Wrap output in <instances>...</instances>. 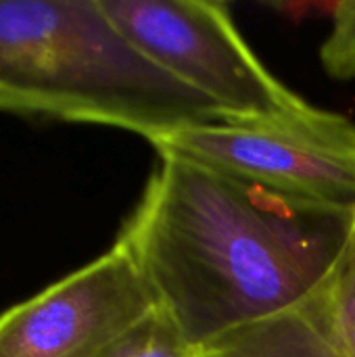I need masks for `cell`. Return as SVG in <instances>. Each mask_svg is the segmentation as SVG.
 <instances>
[{"label":"cell","mask_w":355,"mask_h":357,"mask_svg":"<svg viewBox=\"0 0 355 357\" xmlns=\"http://www.w3.org/2000/svg\"><path fill=\"white\" fill-rule=\"evenodd\" d=\"M354 228L355 207L161 155L117 245L192 351L308 303Z\"/></svg>","instance_id":"cell-1"},{"label":"cell","mask_w":355,"mask_h":357,"mask_svg":"<svg viewBox=\"0 0 355 357\" xmlns=\"http://www.w3.org/2000/svg\"><path fill=\"white\" fill-rule=\"evenodd\" d=\"M0 111L113 126L149 142L224 119L146 59L100 0H0Z\"/></svg>","instance_id":"cell-2"},{"label":"cell","mask_w":355,"mask_h":357,"mask_svg":"<svg viewBox=\"0 0 355 357\" xmlns=\"http://www.w3.org/2000/svg\"><path fill=\"white\" fill-rule=\"evenodd\" d=\"M159 69L209 100L224 119H262L308 102L278 82L239 33L224 2L100 0Z\"/></svg>","instance_id":"cell-3"},{"label":"cell","mask_w":355,"mask_h":357,"mask_svg":"<svg viewBox=\"0 0 355 357\" xmlns=\"http://www.w3.org/2000/svg\"><path fill=\"white\" fill-rule=\"evenodd\" d=\"M259 184L331 205L355 207V123L305 105L262 119L197 123L151 142Z\"/></svg>","instance_id":"cell-4"},{"label":"cell","mask_w":355,"mask_h":357,"mask_svg":"<svg viewBox=\"0 0 355 357\" xmlns=\"http://www.w3.org/2000/svg\"><path fill=\"white\" fill-rule=\"evenodd\" d=\"M159 310L121 245L0 314V357H96Z\"/></svg>","instance_id":"cell-5"},{"label":"cell","mask_w":355,"mask_h":357,"mask_svg":"<svg viewBox=\"0 0 355 357\" xmlns=\"http://www.w3.org/2000/svg\"><path fill=\"white\" fill-rule=\"evenodd\" d=\"M190 357H343L310 303L192 349Z\"/></svg>","instance_id":"cell-6"},{"label":"cell","mask_w":355,"mask_h":357,"mask_svg":"<svg viewBox=\"0 0 355 357\" xmlns=\"http://www.w3.org/2000/svg\"><path fill=\"white\" fill-rule=\"evenodd\" d=\"M343 357H355V228L341 259L308 301Z\"/></svg>","instance_id":"cell-7"},{"label":"cell","mask_w":355,"mask_h":357,"mask_svg":"<svg viewBox=\"0 0 355 357\" xmlns=\"http://www.w3.org/2000/svg\"><path fill=\"white\" fill-rule=\"evenodd\" d=\"M190 347L184 343L169 318L157 310L96 357H190Z\"/></svg>","instance_id":"cell-8"},{"label":"cell","mask_w":355,"mask_h":357,"mask_svg":"<svg viewBox=\"0 0 355 357\" xmlns=\"http://www.w3.org/2000/svg\"><path fill=\"white\" fill-rule=\"evenodd\" d=\"M324 71L339 79H355V0L339 2L333 8V27L320 48Z\"/></svg>","instance_id":"cell-9"}]
</instances>
